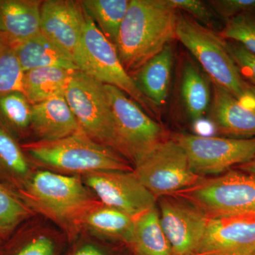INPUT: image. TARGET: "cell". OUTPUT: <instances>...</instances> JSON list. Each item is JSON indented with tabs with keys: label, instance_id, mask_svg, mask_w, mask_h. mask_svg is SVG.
Instances as JSON below:
<instances>
[{
	"label": "cell",
	"instance_id": "cell-1",
	"mask_svg": "<svg viewBox=\"0 0 255 255\" xmlns=\"http://www.w3.org/2000/svg\"><path fill=\"white\" fill-rule=\"evenodd\" d=\"M177 15L169 0H130L116 44L130 76L176 38Z\"/></svg>",
	"mask_w": 255,
	"mask_h": 255
},
{
	"label": "cell",
	"instance_id": "cell-2",
	"mask_svg": "<svg viewBox=\"0 0 255 255\" xmlns=\"http://www.w3.org/2000/svg\"><path fill=\"white\" fill-rule=\"evenodd\" d=\"M18 194L33 211L49 219L70 238L80 232V221L98 200L82 177L35 168Z\"/></svg>",
	"mask_w": 255,
	"mask_h": 255
},
{
	"label": "cell",
	"instance_id": "cell-3",
	"mask_svg": "<svg viewBox=\"0 0 255 255\" xmlns=\"http://www.w3.org/2000/svg\"><path fill=\"white\" fill-rule=\"evenodd\" d=\"M36 167L67 175L82 176L102 171H132L131 164L113 149L90 138L81 129L51 141L21 143Z\"/></svg>",
	"mask_w": 255,
	"mask_h": 255
},
{
	"label": "cell",
	"instance_id": "cell-4",
	"mask_svg": "<svg viewBox=\"0 0 255 255\" xmlns=\"http://www.w3.org/2000/svg\"><path fill=\"white\" fill-rule=\"evenodd\" d=\"M176 38L194 55L212 84L243 105L255 109L249 83L242 78L228 51L226 40L219 32L201 24L185 13H178Z\"/></svg>",
	"mask_w": 255,
	"mask_h": 255
},
{
	"label": "cell",
	"instance_id": "cell-5",
	"mask_svg": "<svg viewBox=\"0 0 255 255\" xmlns=\"http://www.w3.org/2000/svg\"><path fill=\"white\" fill-rule=\"evenodd\" d=\"M174 195L194 204L209 219L255 216V175L239 169L204 177Z\"/></svg>",
	"mask_w": 255,
	"mask_h": 255
},
{
	"label": "cell",
	"instance_id": "cell-6",
	"mask_svg": "<svg viewBox=\"0 0 255 255\" xmlns=\"http://www.w3.org/2000/svg\"><path fill=\"white\" fill-rule=\"evenodd\" d=\"M113 115L119 152L133 164L169 138L165 129L123 91L105 85Z\"/></svg>",
	"mask_w": 255,
	"mask_h": 255
},
{
	"label": "cell",
	"instance_id": "cell-7",
	"mask_svg": "<svg viewBox=\"0 0 255 255\" xmlns=\"http://www.w3.org/2000/svg\"><path fill=\"white\" fill-rule=\"evenodd\" d=\"M65 98L82 131L95 141L119 153L105 84L85 72L75 70L65 91Z\"/></svg>",
	"mask_w": 255,
	"mask_h": 255
},
{
	"label": "cell",
	"instance_id": "cell-8",
	"mask_svg": "<svg viewBox=\"0 0 255 255\" xmlns=\"http://www.w3.org/2000/svg\"><path fill=\"white\" fill-rule=\"evenodd\" d=\"M133 172L157 199L189 189L204 178L194 173L185 152L172 137L139 160Z\"/></svg>",
	"mask_w": 255,
	"mask_h": 255
},
{
	"label": "cell",
	"instance_id": "cell-9",
	"mask_svg": "<svg viewBox=\"0 0 255 255\" xmlns=\"http://www.w3.org/2000/svg\"><path fill=\"white\" fill-rule=\"evenodd\" d=\"M185 152L194 173L220 175L249 162L255 156L254 138L175 134L172 137Z\"/></svg>",
	"mask_w": 255,
	"mask_h": 255
},
{
	"label": "cell",
	"instance_id": "cell-10",
	"mask_svg": "<svg viewBox=\"0 0 255 255\" xmlns=\"http://www.w3.org/2000/svg\"><path fill=\"white\" fill-rule=\"evenodd\" d=\"M83 45L88 60L87 74L105 85L123 91L151 117L159 115L158 107L140 91L133 79L124 68L116 46L104 36L85 11Z\"/></svg>",
	"mask_w": 255,
	"mask_h": 255
},
{
	"label": "cell",
	"instance_id": "cell-11",
	"mask_svg": "<svg viewBox=\"0 0 255 255\" xmlns=\"http://www.w3.org/2000/svg\"><path fill=\"white\" fill-rule=\"evenodd\" d=\"M85 11L80 1L46 0L41 7V33L63 52L79 70L87 73L83 45Z\"/></svg>",
	"mask_w": 255,
	"mask_h": 255
},
{
	"label": "cell",
	"instance_id": "cell-12",
	"mask_svg": "<svg viewBox=\"0 0 255 255\" xmlns=\"http://www.w3.org/2000/svg\"><path fill=\"white\" fill-rule=\"evenodd\" d=\"M82 179L102 204L122 211L132 219L155 208L157 199L132 171H102Z\"/></svg>",
	"mask_w": 255,
	"mask_h": 255
},
{
	"label": "cell",
	"instance_id": "cell-13",
	"mask_svg": "<svg viewBox=\"0 0 255 255\" xmlns=\"http://www.w3.org/2000/svg\"><path fill=\"white\" fill-rule=\"evenodd\" d=\"M159 219L174 255H191L205 232L209 218L176 195L159 198Z\"/></svg>",
	"mask_w": 255,
	"mask_h": 255
},
{
	"label": "cell",
	"instance_id": "cell-14",
	"mask_svg": "<svg viewBox=\"0 0 255 255\" xmlns=\"http://www.w3.org/2000/svg\"><path fill=\"white\" fill-rule=\"evenodd\" d=\"M255 216L209 219L191 255H254Z\"/></svg>",
	"mask_w": 255,
	"mask_h": 255
},
{
	"label": "cell",
	"instance_id": "cell-15",
	"mask_svg": "<svg viewBox=\"0 0 255 255\" xmlns=\"http://www.w3.org/2000/svg\"><path fill=\"white\" fill-rule=\"evenodd\" d=\"M209 119L218 132L228 137H255V109L212 84Z\"/></svg>",
	"mask_w": 255,
	"mask_h": 255
},
{
	"label": "cell",
	"instance_id": "cell-16",
	"mask_svg": "<svg viewBox=\"0 0 255 255\" xmlns=\"http://www.w3.org/2000/svg\"><path fill=\"white\" fill-rule=\"evenodd\" d=\"M80 129L65 97H54L32 105L31 133L35 139L31 140H58Z\"/></svg>",
	"mask_w": 255,
	"mask_h": 255
},
{
	"label": "cell",
	"instance_id": "cell-17",
	"mask_svg": "<svg viewBox=\"0 0 255 255\" xmlns=\"http://www.w3.org/2000/svg\"><path fill=\"white\" fill-rule=\"evenodd\" d=\"M42 1L0 0L1 38L11 46L40 34Z\"/></svg>",
	"mask_w": 255,
	"mask_h": 255
},
{
	"label": "cell",
	"instance_id": "cell-18",
	"mask_svg": "<svg viewBox=\"0 0 255 255\" xmlns=\"http://www.w3.org/2000/svg\"><path fill=\"white\" fill-rule=\"evenodd\" d=\"M173 62V48L168 44L131 76L140 91L158 108L168 98Z\"/></svg>",
	"mask_w": 255,
	"mask_h": 255
},
{
	"label": "cell",
	"instance_id": "cell-19",
	"mask_svg": "<svg viewBox=\"0 0 255 255\" xmlns=\"http://www.w3.org/2000/svg\"><path fill=\"white\" fill-rule=\"evenodd\" d=\"M35 167L21 143L0 124V182L18 194Z\"/></svg>",
	"mask_w": 255,
	"mask_h": 255
},
{
	"label": "cell",
	"instance_id": "cell-20",
	"mask_svg": "<svg viewBox=\"0 0 255 255\" xmlns=\"http://www.w3.org/2000/svg\"><path fill=\"white\" fill-rule=\"evenodd\" d=\"M11 46L23 73L46 67L79 70L76 65L42 33Z\"/></svg>",
	"mask_w": 255,
	"mask_h": 255
},
{
	"label": "cell",
	"instance_id": "cell-21",
	"mask_svg": "<svg viewBox=\"0 0 255 255\" xmlns=\"http://www.w3.org/2000/svg\"><path fill=\"white\" fill-rule=\"evenodd\" d=\"M134 219L128 215L97 200L82 216L80 229L110 239L128 243L131 234Z\"/></svg>",
	"mask_w": 255,
	"mask_h": 255
},
{
	"label": "cell",
	"instance_id": "cell-22",
	"mask_svg": "<svg viewBox=\"0 0 255 255\" xmlns=\"http://www.w3.org/2000/svg\"><path fill=\"white\" fill-rule=\"evenodd\" d=\"M75 70L59 67H46L28 70L23 74V92L31 105L57 97L65 91Z\"/></svg>",
	"mask_w": 255,
	"mask_h": 255
},
{
	"label": "cell",
	"instance_id": "cell-23",
	"mask_svg": "<svg viewBox=\"0 0 255 255\" xmlns=\"http://www.w3.org/2000/svg\"><path fill=\"white\" fill-rule=\"evenodd\" d=\"M128 243L137 255H173L156 207L134 219Z\"/></svg>",
	"mask_w": 255,
	"mask_h": 255
},
{
	"label": "cell",
	"instance_id": "cell-24",
	"mask_svg": "<svg viewBox=\"0 0 255 255\" xmlns=\"http://www.w3.org/2000/svg\"><path fill=\"white\" fill-rule=\"evenodd\" d=\"M181 82V95L187 115L191 120H200L209 111L212 98L207 78L194 63L187 61Z\"/></svg>",
	"mask_w": 255,
	"mask_h": 255
},
{
	"label": "cell",
	"instance_id": "cell-25",
	"mask_svg": "<svg viewBox=\"0 0 255 255\" xmlns=\"http://www.w3.org/2000/svg\"><path fill=\"white\" fill-rule=\"evenodd\" d=\"M31 104L22 92L0 95V124L20 143L31 135Z\"/></svg>",
	"mask_w": 255,
	"mask_h": 255
},
{
	"label": "cell",
	"instance_id": "cell-26",
	"mask_svg": "<svg viewBox=\"0 0 255 255\" xmlns=\"http://www.w3.org/2000/svg\"><path fill=\"white\" fill-rule=\"evenodd\" d=\"M130 0H82L84 11L114 46Z\"/></svg>",
	"mask_w": 255,
	"mask_h": 255
},
{
	"label": "cell",
	"instance_id": "cell-27",
	"mask_svg": "<svg viewBox=\"0 0 255 255\" xmlns=\"http://www.w3.org/2000/svg\"><path fill=\"white\" fill-rule=\"evenodd\" d=\"M33 214L16 191L0 182V231L4 236Z\"/></svg>",
	"mask_w": 255,
	"mask_h": 255
},
{
	"label": "cell",
	"instance_id": "cell-28",
	"mask_svg": "<svg viewBox=\"0 0 255 255\" xmlns=\"http://www.w3.org/2000/svg\"><path fill=\"white\" fill-rule=\"evenodd\" d=\"M23 73L14 50L0 36V95L23 92Z\"/></svg>",
	"mask_w": 255,
	"mask_h": 255
},
{
	"label": "cell",
	"instance_id": "cell-29",
	"mask_svg": "<svg viewBox=\"0 0 255 255\" xmlns=\"http://www.w3.org/2000/svg\"><path fill=\"white\" fill-rule=\"evenodd\" d=\"M219 34L224 39L241 43L255 54V12L241 15L226 21Z\"/></svg>",
	"mask_w": 255,
	"mask_h": 255
},
{
	"label": "cell",
	"instance_id": "cell-30",
	"mask_svg": "<svg viewBox=\"0 0 255 255\" xmlns=\"http://www.w3.org/2000/svg\"><path fill=\"white\" fill-rule=\"evenodd\" d=\"M30 232L14 255H56V240L50 231L40 228Z\"/></svg>",
	"mask_w": 255,
	"mask_h": 255
},
{
	"label": "cell",
	"instance_id": "cell-31",
	"mask_svg": "<svg viewBox=\"0 0 255 255\" xmlns=\"http://www.w3.org/2000/svg\"><path fill=\"white\" fill-rule=\"evenodd\" d=\"M230 55L245 81L255 86V54L238 42L226 40Z\"/></svg>",
	"mask_w": 255,
	"mask_h": 255
},
{
	"label": "cell",
	"instance_id": "cell-32",
	"mask_svg": "<svg viewBox=\"0 0 255 255\" xmlns=\"http://www.w3.org/2000/svg\"><path fill=\"white\" fill-rule=\"evenodd\" d=\"M215 14L225 21L255 12V0H211L207 1Z\"/></svg>",
	"mask_w": 255,
	"mask_h": 255
},
{
	"label": "cell",
	"instance_id": "cell-33",
	"mask_svg": "<svg viewBox=\"0 0 255 255\" xmlns=\"http://www.w3.org/2000/svg\"><path fill=\"white\" fill-rule=\"evenodd\" d=\"M177 10H181L198 22L211 28L215 13L206 1L201 0H169Z\"/></svg>",
	"mask_w": 255,
	"mask_h": 255
},
{
	"label": "cell",
	"instance_id": "cell-34",
	"mask_svg": "<svg viewBox=\"0 0 255 255\" xmlns=\"http://www.w3.org/2000/svg\"><path fill=\"white\" fill-rule=\"evenodd\" d=\"M72 255H106L100 248L92 243H85L79 247Z\"/></svg>",
	"mask_w": 255,
	"mask_h": 255
},
{
	"label": "cell",
	"instance_id": "cell-35",
	"mask_svg": "<svg viewBox=\"0 0 255 255\" xmlns=\"http://www.w3.org/2000/svg\"><path fill=\"white\" fill-rule=\"evenodd\" d=\"M236 168L241 169V170L247 172V173L255 175V156L251 160H250L249 162L242 164V165L238 166V167H236Z\"/></svg>",
	"mask_w": 255,
	"mask_h": 255
},
{
	"label": "cell",
	"instance_id": "cell-36",
	"mask_svg": "<svg viewBox=\"0 0 255 255\" xmlns=\"http://www.w3.org/2000/svg\"><path fill=\"white\" fill-rule=\"evenodd\" d=\"M249 85L250 90H251L252 95H253V97H254L255 100V86H253V85H251V84H249Z\"/></svg>",
	"mask_w": 255,
	"mask_h": 255
},
{
	"label": "cell",
	"instance_id": "cell-37",
	"mask_svg": "<svg viewBox=\"0 0 255 255\" xmlns=\"http://www.w3.org/2000/svg\"><path fill=\"white\" fill-rule=\"evenodd\" d=\"M4 235L2 234V233L1 232V231H0V238H1L2 237H4Z\"/></svg>",
	"mask_w": 255,
	"mask_h": 255
},
{
	"label": "cell",
	"instance_id": "cell-38",
	"mask_svg": "<svg viewBox=\"0 0 255 255\" xmlns=\"http://www.w3.org/2000/svg\"></svg>",
	"mask_w": 255,
	"mask_h": 255
},
{
	"label": "cell",
	"instance_id": "cell-39",
	"mask_svg": "<svg viewBox=\"0 0 255 255\" xmlns=\"http://www.w3.org/2000/svg\"></svg>",
	"mask_w": 255,
	"mask_h": 255
}]
</instances>
